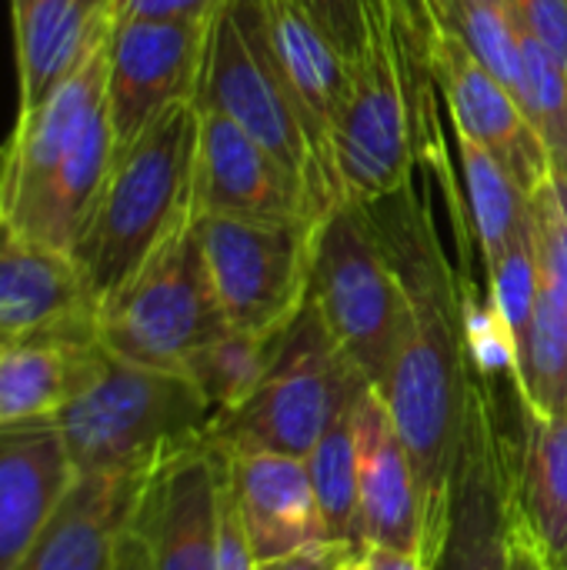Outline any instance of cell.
Returning <instances> with one entry per match:
<instances>
[{
	"label": "cell",
	"instance_id": "1",
	"mask_svg": "<svg viewBox=\"0 0 567 570\" xmlns=\"http://www.w3.org/2000/svg\"><path fill=\"white\" fill-rule=\"evenodd\" d=\"M368 210L411 304L408 334L378 394L414 461L424 528L421 561L431 570L448 531L451 484L478 391L465 341L461 274L451 267L414 180L371 200Z\"/></svg>",
	"mask_w": 567,
	"mask_h": 570
},
{
	"label": "cell",
	"instance_id": "2",
	"mask_svg": "<svg viewBox=\"0 0 567 570\" xmlns=\"http://www.w3.org/2000/svg\"><path fill=\"white\" fill-rule=\"evenodd\" d=\"M214 417L184 374L124 361L97 341L53 424L77 474H150L204 444Z\"/></svg>",
	"mask_w": 567,
	"mask_h": 570
},
{
	"label": "cell",
	"instance_id": "3",
	"mask_svg": "<svg viewBox=\"0 0 567 570\" xmlns=\"http://www.w3.org/2000/svg\"><path fill=\"white\" fill-rule=\"evenodd\" d=\"M197 147V104H177L134 144L117 150L110 177L74 247L90 291L104 304L187 220Z\"/></svg>",
	"mask_w": 567,
	"mask_h": 570
},
{
	"label": "cell",
	"instance_id": "4",
	"mask_svg": "<svg viewBox=\"0 0 567 570\" xmlns=\"http://www.w3.org/2000/svg\"><path fill=\"white\" fill-rule=\"evenodd\" d=\"M428 60L401 20L374 30L351 60V87L334 120L331 157L348 200H381L411 184L428 154Z\"/></svg>",
	"mask_w": 567,
	"mask_h": 570
},
{
	"label": "cell",
	"instance_id": "5",
	"mask_svg": "<svg viewBox=\"0 0 567 570\" xmlns=\"http://www.w3.org/2000/svg\"><path fill=\"white\" fill-rule=\"evenodd\" d=\"M368 387V377L338 347L317 307L304 301L301 314L284 327L257 391L241 407L214 417L204 444L224 458H307Z\"/></svg>",
	"mask_w": 567,
	"mask_h": 570
},
{
	"label": "cell",
	"instance_id": "6",
	"mask_svg": "<svg viewBox=\"0 0 567 570\" xmlns=\"http://www.w3.org/2000/svg\"><path fill=\"white\" fill-rule=\"evenodd\" d=\"M307 301L348 361L371 387H381L408 334L411 304L378 240L368 204L341 200L321 220Z\"/></svg>",
	"mask_w": 567,
	"mask_h": 570
},
{
	"label": "cell",
	"instance_id": "7",
	"mask_svg": "<svg viewBox=\"0 0 567 570\" xmlns=\"http://www.w3.org/2000/svg\"><path fill=\"white\" fill-rule=\"evenodd\" d=\"M194 104L221 110L254 134L301 180L311 210L321 220L348 200L321 170L304 124L277 77L257 23V0H221L211 13Z\"/></svg>",
	"mask_w": 567,
	"mask_h": 570
},
{
	"label": "cell",
	"instance_id": "8",
	"mask_svg": "<svg viewBox=\"0 0 567 570\" xmlns=\"http://www.w3.org/2000/svg\"><path fill=\"white\" fill-rule=\"evenodd\" d=\"M194 220H187L117 294L97 311V341L134 364L177 371L227 334Z\"/></svg>",
	"mask_w": 567,
	"mask_h": 570
},
{
	"label": "cell",
	"instance_id": "9",
	"mask_svg": "<svg viewBox=\"0 0 567 570\" xmlns=\"http://www.w3.org/2000/svg\"><path fill=\"white\" fill-rule=\"evenodd\" d=\"M231 331L281 334L304 307L321 220L194 217Z\"/></svg>",
	"mask_w": 567,
	"mask_h": 570
},
{
	"label": "cell",
	"instance_id": "10",
	"mask_svg": "<svg viewBox=\"0 0 567 570\" xmlns=\"http://www.w3.org/2000/svg\"><path fill=\"white\" fill-rule=\"evenodd\" d=\"M227 458L211 444L160 461L140 488L110 570H217Z\"/></svg>",
	"mask_w": 567,
	"mask_h": 570
},
{
	"label": "cell",
	"instance_id": "11",
	"mask_svg": "<svg viewBox=\"0 0 567 570\" xmlns=\"http://www.w3.org/2000/svg\"><path fill=\"white\" fill-rule=\"evenodd\" d=\"M515 518V444L498 417V387L481 384L451 484L448 531L431 570H508Z\"/></svg>",
	"mask_w": 567,
	"mask_h": 570
},
{
	"label": "cell",
	"instance_id": "12",
	"mask_svg": "<svg viewBox=\"0 0 567 570\" xmlns=\"http://www.w3.org/2000/svg\"><path fill=\"white\" fill-rule=\"evenodd\" d=\"M211 17H117L107 40V114L117 150L134 144L170 107L197 97Z\"/></svg>",
	"mask_w": 567,
	"mask_h": 570
},
{
	"label": "cell",
	"instance_id": "13",
	"mask_svg": "<svg viewBox=\"0 0 567 570\" xmlns=\"http://www.w3.org/2000/svg\"><path fill=\"white\" fill-rule=\"evenodd\" d=\"M428 73L451 114L454 134L495 154L528 194L548 184V154L518 94L485 60H478L454 30L438 27L431 33Z\"/></svg>",
	"mask_w": 567,
	"mask_h": 570
},
{
	"label": "cell",
	"instance_id": "14",
	"mask_svg": "<svg viewBox=\"0 0 567 570\" xmlns=\"http://www.w3.org/2000/svg\"><path fill=\"white\" fill-rule=\"evenodd\" d=\"M190 210L194 217L321 220L301 180L254 134L211 107H197Z\"/></svg>",
	"mask_w": 567,
	"mask_h": 570
},
{
	"label": "cell",
	"instance_id": "15",
	"mask_svg": "<svg viewBox=\"0 0 567 570\" xmlns=\"http://www.w3.org/2000/svg\"><path fill=\"white\" fill-rule=\"evenodd\" d=\"M100 301L80 264L0 224V347L97 341Z\"/></svg>",
	"mask_w": 567,
	"mask_h": 570
},
{
	"label": "cell",
	"instance_id": "16",
	"mask_svg": "<svg viewBox=\"0 0 567 570\" xmlns=\"http://www.w3.org/2000/svg\"><path fill=\"white\" fill-rule=\"evenodd\" d=\"M107 40L110 33L37 107L17 114L13 134L3 144V220L37 197L84 140L87 127L107 110Z\"/></svg>",
	"mask_w": 567,
	"mask_h": 570
},
{
	"label": "cell",
	"instance_id": "17",
	"mask_svg": "<svg viewBox=\"0 0 567 570\" xmlns=\"http://www.w3.org/2000/svg\"><path fill=\"white\" fill-rule=\"evenodd\" d=\"M257 23L277 77L304 124L311 150L328 180L341 190L331 134L351 87V60L294 0H257Z\"/></svg>",
	"mask_w": 567,
	"mask_h": 570
},
{
	"label": "cell",
	"instance_id": "18",
	"mask_svg": "<svg viewBox=\"0 0 567 570\" xmlns=\"http://www.w3.org/2000/svg\"><path fill=\"white\" fill-rule=\"evenodd\" d=\"M354 441L368 548L421 554L424 528L414 461L378 387H368L354 407Z\"/></svg>",
	"mask_w": 567,
	"mask_h": 570
},
{
	"label": "cell",
	"instance_id": "19",
	"mask_svg": "<svg viewBox=\"0 0 567 570\" xmlns=\"http://www.w3.org/2000/svg\"><path fill=\"white\" fill-rule=\"evenodd\" d=\"M227 484L257 564L328 541L304 458H287V454L227 458Z\"/></svg>",
	"mask_w": 567,
	"mask_h": 570
},
{
	"label": "cell",
	"instance_id": "20",
	"mask_svg": "<svg viewBox=\"0 0 567 570\" xmlns=\"http://www.w3.org/2000/svg\"><path fill=\"white\" fill-rule=\"evenodd\" d=\"M77 468L53 421L0 428V570H13L43 531Z\"/></svg>",
	"mask_w": 567,
	"mask_h": 570
},
{
	"label": "cell",
	"instance_id": "21",
	"mask_svg": "<svg viewBox=\"0 0 567 570\" xmlns=\"http://www.w3.org/2000/svg\"><path fill=\"white\" fill-rule=\"evenodd\" d=\"M147 474H77L13 570H110Z\"/></svg>",
	"mask_w": 567,
	"mask_h": 570
},
{
	"label": "cell",
	"instance_id": "22",
	"mask_svg": "<svg viewBox=\"0 0 567 570\" xmlns=\"http://www.w3.org/2000/svg\"><path fill=\"white\" fill-rule=\"evenodd\" d=\"M20 110L37 107L110 33L117 0H10Z\"/></svg>",
	"mask_w": 567,
	"mask_h": 570
},
{
	"label": "cell",
	"instance_id": "23",
	"mask_svg": "<svg viewBox=\"0 0 567 570\" xmlns=\"http://www.w3.org/2000/svg\"><path fill=\"white\" fill-rule=\"evenodd\" d=\"M518 428L515 501L558 568L567 551V417H541L518 397Z\"/></svg>",
	"mask_w": 567,
	"mask_h": 570
},
{
	"label": "cell",
	"instance_id": "24",
	"mask_svg": "<svg viewBox=\"0 0 567 570\" xmlns=\"http://www.w3.org/2000/svg\"><path fill=\"white\" fill-rule=\"evenodd\" d=\"M97 341H27L0 351V428L53 421L70 401Z\"/></svg>",
	"mask_w": 567,
	"mask_h": 570
},
{
	"label": "cell",
	"instance_id": "25",
	"mask_svg": "<svg viewBox=\"0 0 567 570\" xmlns=\"http://www.w3.org/2000/svg\"><path fill=\"white\" fill-rule=\"evenodd\" d=\"M454 147L465 184L461 190L468 230L488 267L531 227V194L511 177V170L495 154H488L475 140L454 134Z\"/></svg>",
	"mask_w": 567,
	"mask_h": 570
},
{
	"label": "cell",
	"instance_id": "26",
	"mask_svg": "<svg viewBox=\"0 0 567 570\" xmlns=\"http://www.w3.org/2000/svg\"><path fill=\"white\" fill-rule=\"evenodd\" d=\"M538 267V301L518 351V394L525 407L558 421L567 417V284L541 257Z\"/></svg>",
	"mask_w": 567,
	"mask_h": 570
},
{
	"label": "cell",
	"instance_id": "27",
	"mask_svg": "<svg viewBox=\"0 0 567 570\" xmlns=\"http://www.w3.org/2000/svg\"><path fill=\"white\" fill-rule=\"evenodd\" d=\"M361 401V397H358ZM358 401L324 431L314 451L304 458L311 484L317 494L324 538L368 551L364 521H361V484H358V441H354V407Z\"/></svg>",
	"mask_w": 567,
	"mask_h": 570
},
{
	"label": "cell",
	"instance_id": "28",
	"mask_svg": "<svg viewBox=\"0 0 567 570\" xmlns=\"http://www.w3.org/2000/svg\"><path fill=\"white\" fill-rule=\"evenodd\" d=\"M281 334L227 331L217 341H211L207 347H201L184 364V377L204 394V401L221 417V414L241 407L257 391V384L264 381V374L274 361Z\"/></svg>",
	"mask_w": 567,
	"mask_h": 570
},
{
	"label": "cell",
	"instance_id": "29",
	"mask_svg": "<svg viewBox=\"0 0 567 570\" xmlns=\"http://www.w3.org/2000/svg\"><path fill=\"white\" fill-rule=\"evenodd\" d=\"M438 27L454 30L475 50V57L485 60L521 100L525 67H521L518 13H515L511 0H441V23Z\"/></svg>",
	"mask_w": 567,
	"mask_h": 570
},
{
	"label": "cell",
	"instance_id": "30",
	"mask_svg": "<svg viewBox=\"0 0 567 570\" xmlns=\"http://www.w3.org/2000/svg\"><path fill=\"white\" fill-rule=\"evenodd\" d=\"M521 67H525V114L548 154L551 177L567 180V70L521 23Z\"/></svg>",
	"mask_w": 567,
	"mask_h": 570
},
{
	"label": "cell",
	"instance_id": "31",
	"mask_svg": "<svg viewBox=\"0 0 567 570\" xmlns=\"http://www.w3.org/2000/svg\"><path fill=\"white\" fill-rule=\"evenodd\" d=\"M485 277H488V294L521 351L538 301V281H541L538 247H535V214H531V227L495 264L485 267Z\"/></svg>",
	"mask_w": 567,
	"mask_h": 570
},
{
	"label": "cell",
	"instance_id": "32",
	"mask_svg": "<svg viewBox=\"0 0 567 570\" xmlns=\"http://www.w3.org/2000/svg\"><path fill=\"white\" fill-rule=\"evenodd\" d=\"M294 3L314 17V23L344 50L348 60L361 57V50L368 47L378 27L401 20L398 0H294Z\"/></svg>",
	"mask_w": 567,
	"mask_h": 570
},
{
	"label": "cell",
	"instance_id": "33",
	"mask_svg": "<svg viewBox=\"0 0 567 570\" xmlns=\"http://www.w3.org/2000/svg\"><path fill=\"white\" fill-rule=\"evenodd\" d=\"M531 214L538 257L551 264L567 284V180L548 177V184L531 194Z\"/></svg>",
	"mask_w": 567,
	"mask_h": 570
},
{
	"label": "cell",
	"instance_id": "34",
	"mask_svg": "<svg viewBox=\"0 0 567 570\" xmlns=\"http://www.w3.org/2000/svg\"><path fill=\"white\" fill-rule=\"evenodd\" d=\"M518 23L567 70V0H511Z\"/></svg>",
	"mask_w": 567,
	"mask_h": 570
},
{
	"label": "cell",
	"instance_id": "35",
	"mask_svg": "<svg viewBox=\"0 0 567 570\" xmlns=\"http://www.w3.org/2000/svg\"><path fill=\"white\" fill-rule=\"evenodd\" d=\"M217 570H257L254 561V551L247 544V534H244V524H241V514L234 508V498H231V484L224 491V521H221V564Z\"/></svg>",
	"mask_w": 567,
	"mask_h": 570
},
{
	"label": "cell",
	"instance_id": "36",
	"mask_svg": "<svg viewBox=\"0 0 567 570\" xmlns=\"http://www.w3.org/2000/svg\"><path fill=\"white\" fill-rule=\"evenodd\" d=\"M361 551L348 548V544H338V541H321V544H311V548H301L287 558H277V561H264L257 564V570H341L351 558H358Z\"/></svg>",
	"mask_w": 567,
	"mask_h": 570
},
{
	"label": "cell",
	"instance_id": "37",
	"mask_svg": "<svg viewBox=\"0 0 567 570\" xmlns=\"http://www.w3.org/2000/svg\"><path fill=\"white\" fill-rule=\"evenodd\" d=\"M221 0H117V17H157V20H204Z\"/></svg>",
	"mask_w": 567,
	"mask_h": 570
},
{
	"label": "cell",
	"instance_id": "38",
	"mask_svg": "<svg viewBox=\"0 0 567 570\" xmlns=\"http://www.w3.org/2000/svg\"><path fill=\"white\" fill-rule=\"evenodd\" d=\"M508 570H555L548 561L545 548L538 544L535 531L528 528V521L518 511L515 501V518H511V538H508Z\"/></svg>",
	"mask_w": 567,
	"mask_h": 570
},
{
	"label": "cell",
	"instance_id": "39",
	"mask_svg": "<svg viewBox=\"0 0 567 570\" xmlns=\"http://www.w3.org/2000/svg\"><path fill=\"white\" fill-rule=\"evenodd\" d=\"M398 10H401L408 33L414 37V43L421 47V53L428 60V40H431L434 27L441 23V0H398Z\"/></svg>",
	"mask_w": 567,
	"mask_h": 570
},
{
	"label": "cell",
	"instance_id": "40",
	"mask_svg": "<svg viewBox=\"0 0 567 570\" xmlns=\"http://www.w3.org/2000/svg\"><path fill=\"white\" fill-rule=\"evenodd\" d=\"M364 564H368V570H428L421 554L394 551V548H368Z\"/></svg>",
	"mask_w": 567,
	"mask_h": 570
},
{
	"label": "cell",
	"instance_id": "41",
	"mask_svg": "<svg viewBox=\"0 0 567 570\" xmlns=\"http://www.w3.org/2000/svg\"><path fill=\"white\" fill-rule=\"evenodd\" d=\"M3 167H7V150L0 147V224H3Z\"/></svg>",
	"mask_w": 567,
	"mask_h": 570
},
{
	"label": "cell",
	"instance_id": "42",
	"mask_svg": "<svg viewBox=\"0 0 567 570\" xmlns=\"http://www.w3.org/2000/svg\"><path fill=\"white\" fill-rule=\"evenodd\" d=\"M341 570H368V564H364V554H358V558H351L348 564Z\"/></svg>",
	"mask_w": 567,
	"mask_h": 570
},
{
	"label": "cell",
	"instance_id": "43",
	"mask_svg": "<svg viewBox=\"0 0 567 570\" xmlns=\"http://www.w3.org/2000/svg\"><path fill=\"white\" fill-rule=\"evenodd\" d=\"M555 570H567V551H565V558L558 561V568H555Z\"/></svg>",
	"mask_w": 567,
	"mask_h": 570
},
{
	"label": "cell",
	"instance_id": "44",
	"mask_svg": "<svg viewBox=\"0 0 567 570\" xmlns=\"http://www.w3.org/2000/svg\"><path fill=\"white\" fill-rule=\"evenodd\" d=\"M0 351H3V347H0Z\"/></svg>",
	"mask_w": 567,
	"mask_h": 570
}]
</instances>
